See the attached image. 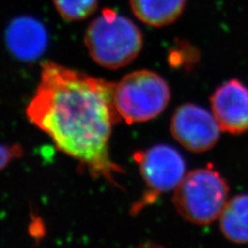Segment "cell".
Here are the masks:
<instances>
[{
	"label": "cell",
	"mask_w": 248,
	"mask_h": 248,
	"mask_svg": "<svg viewBox=\"0 0 248 248\" xmlns=\"http://www.w3.org/2000/svg\"><path fill=\"white\" fill-rule=\"evenodd\" d=\"M220 130L214 115L195 104L180 106L170 119L172 136L191 152L202 153L212 149L218 142Z\"/></svg>",
	"instance_id": "8992f818"
},
{
	"label": "cell",
	"mask_w": 248,
	"mask_h": 248,
	"mask_svg": "<svg viewBox=\"0 0 248 248\" xmlns=\"http://www.w3.org/2000/svg\"><path fill=\"white\" fill-rule=\"evenodd\" d=\"M131 12L145 24L164 27L182 15L186 0H129Z\"/></svg>",
	"instance_id": "9c48e42d"
},
{
	"label": "cell",
	"mask_w": 248,
	"mask_h": 248,
	"mask_svg": "<svg viewBox=\"0 0 248 248\" xmlns=\"http://www.w3.org/2000/svg\"><path fill=\"white\" fill-rule=\"evenodd\" d=\"M170 99L167 81L148 69L129 73L115 84L116 110L127 124L156 118L168 107Z\"/></svg>",
	"instance_id": "277c9868"
},
{
	"label": "cell",
	"mask_w": 248,
	"mask_h": 248,
	"mask_svg": "<svg viewBox=\"0 0 248 248\" xmlns=\"http://www.w3.org/2000/svg\"><path fill=\"white\" fill-rule=\"evenodd\" d=\"M6 41L16 56L32 59L40 56L46 46V31L42 23L29 17L15 19L7 28Z\"/></svg>",
	"instance_id": "ba28073f"
},
{
	"label": "cell",
	"mask_w": 248,
	"mask_h": 248,
	"mask_svg": "<svg viewBox=\"0 0 248 248\" xmlns=\"http://www.w3.org/2000/svg\"><path fill=\"white\" fill-rule=\"evenodd\" d=\"M85 46L96 63L119 69L133 62L142 51V31L125 16L112 9L103 10L85 33Z\"/></svg>",
	"instance_id": "7a4b0ae2"
},
{
	"label": "cell",
	"mask_w": 248,
	"mask_h": 248,
	"mask_svg": "<svg viewBox=\"0 0 248 248\" xmlns=\"http://www.w3.org/2000/svg\"><path fill=\"white\" fill-rule=\"evenodd\" d=\"M212 113L221 130L232 135L248 130V87L232 79L221 84L211 96Z\"/></svg>",
	"instance_id": "52a82bcc"
},
{
	"label": "cell",
	"mask_w": 248,
	"mask_h": 248,
	"mask_svg": "<svg viewBox=\"0 0 248 248\" xmlns=\"http://www.w3.org/2000/svg\"><path fill=\"white\" fill-rule=\"evenodd\" d=\"M22 154V150L18 146H0V169L5 167L15 157Z\"/></svg>",
	"instance_id": "7c38bea8"
},
{
	"label": "cell",
	"mask_w": 248,
	"mask_h": 248,
	"mask_svg": "<svg viewBox=\"0 0 248 248\" xmlns=\"http://www.w3.org/2000/svg\"><path fill=\"white\" fill-rule=\"evenodd\" d=\"M58 14L69 22L81 21L94 13L99 0H53Z\"/></svg>",
	"instance_id": "8fae6325"
},
{
	"label": "cell",
	"mask_w": 248,
	"mask_h": 248,
	"mask_svg": "<svg viewBox=\"0 0 248 248\" xmlns=\"http://www.w3.org/2000/svg\"><path fill=\"white\" fill-rule=\"evenodd\" d=\"M219 226L223 236L230 241L248 243V193L227 202L219 215Z\"/></svg>",
	"instance_id": "30bf717a"
},
{
	"label": "cell",
	"mask_w": 248,
	"mask_h": 248,
	"mask_svg": "<svg viewBox=\"0 0 248 248\" xmlns=\"http://www.w3.org/2000/svg\"><path fill=\"white\" fill-rule=\"evenodd\" d=\"M134 159L146 185L142 199L131 209V212L137 214L156 201L161 193L177 188L186 175V164L181 153L167 144L138 151Z\"/></svg>",
	"instance_id": "5b68a950"
},
{
	"label": "cell",
	"mask_w": 248,
	"mask_h": 248,
	"mask_svg": "<svg viewBox=\"0 0 248 248\" xmlns=\"http://www.w3.org/2000/svg\"><path fill=\"white\" fill-rule=\"evenodd\" d=\"M114 88L112 82L46 62L26 115L59 151L76 159L92 177L121 188L115 175L124 170L110 153L113 126L121 121Z\"/></svg>",
	"instance_id": "6da1fadb"
},
{
	"label": "cell",
	"mask_w": 248,
	"mask_h": 248,
	"mask_svg": "<svg viewBox=\"0 0 248 248\" xmlns=\"http://www.w3.org/2000/svg\"><path fill=\"white\" fill-rule=\"evenodd\" d=\"M229 185L211 165L191 170L177 186L174 205L184 219L207 226L219 217L226 206Z\"/></svg>",
	"instance_id": "3957f363"
}]
</instances>
